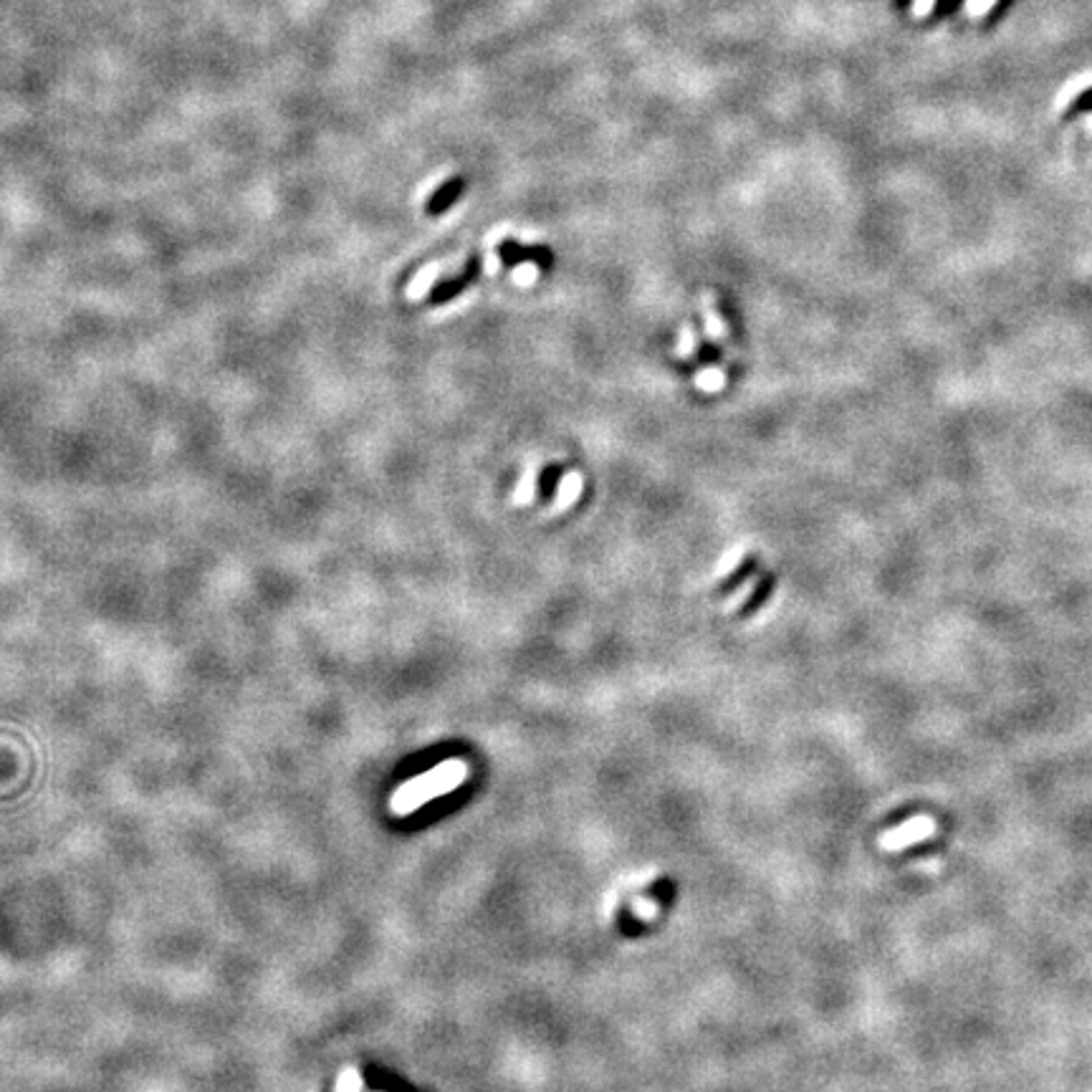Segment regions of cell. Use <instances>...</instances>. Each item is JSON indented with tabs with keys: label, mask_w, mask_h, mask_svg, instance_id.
Instances as JSON below:
<instances>
[{
	"label": "cell",
	"mask_w": 1092,
	"mask_h": 1092,
	"mask_svg": "<svg viewBox=\"0 0 1092 1092\" xmlns=\"http://www.w3.org/2000/svg\"><path fill=\"white\" fill-rule=\"evenodd\" d=\"M468 777H471V766L465 764L463 759L440 761L438 766H432L430 772L420 774V777L410 779L405 784H399L393 792V797H390V810H393L395 817L415 814L420 807L432 802V799L456 792Z\"/></svg>",
	"instance_id": "1"
},
{
	"label": "cell",
	"mask_w": 1092,
	"mask_h": 1092,
	"mask_svg": "<svg viewBox=\"0 0 1092 1092\" xmlns=\"http://www.w3.org/2000/svg\"><path fill=\"white\" fill-rule=\"evenodd\" d=\"M481 271H484L481 255H471V258H468V263H465V269L460 271L458 276H448V279H440V281L430 288V294H428L426 301L430 304V307H443V304H448V301H453L456 296L463 294L465 288H471L473 283L478 281Z\"/></svg>",
	"instance_id": "2"
},
{
	"label": "cell",
	"mask_w": 1092,
	"mask_h": 1092,
	"mask_svg": "<svg viewBox=\"0 0 1092 1092\" xmlns=\"http://www.w3.org/2000/svg\"><path fill=\"white\" fill-rule=\"evenodd\" d=\"M498 258H501V263H504L506 269H516V266H521V263L526 261L537 263L542 271H549L551 266H554V253H551L546 246L526 249V246H521V243L514 241V238H506V241L498 243Z\"/></svg>",
	"instance_id": "3"
},
{
	"label": "cell",
	"mask_w": 1092,
	"mask_h": 1092,
	"mask_svg": "<svg viewBox=\"0 0 1092 1092\" xmlns=\"http://www.w3.org/2000/svg\"><path fill=\"white\" fill-rule=\"evenodd\" d=\"M463 191H465L463 180H460V177H453V180H448V183L440 185L438 191L432 192L430 200H428V205H426V213L432 218L443 216L445 210L451 208V205L458 200L460 192H463Z\"/></svg>",
	"instance_id": "4"
},
{
	"label": "cell",
	"mask_w": 1092,
	"mask_h": 1092,
	"mask_svg": "<svg viewBox=\"0 0 1092 1092\" xmlns=\"http://www.w3.org/2000/svg\"><path fill=\"white\" fill-rule=\"evenodd\" d=\"M756 570H759V556H756V554L744 556V562H741L739 567H736V570H733L731 575L726 576V579H721L719 587H716V592H719L721 597L731 595V592H736L741 584L749 582V579L756 575Z\"/></svg>",
	"instance_id": "5"
},
{
	"label": "cell",
	"mask_w": 1092,
	"mask_h": 1092,
	"mask_svg": "<svg viewBox=\"0 0 1092 1092\" xmlns=\"http://www.w3.org/2000/svg\"><path fill=\"white\" fill-rule=\"evenodd\" d=\"M923 822H926V819H910V822L900 824L898 830L883 835L880 844H883L885 850H900L905 844L918 842V840H923V835H926V832H918V827H921Z\"/></svg>",
	"instance_id": "6"
},
{
	"label": "cell",
	"mask_w": 1092,
	"mask_h": 1092,
	"mask_svg": "<svg viewBox=\"0 0 1092 1092\" xmlns=\"http://www.w3.org/2000/svg\"><path fill=\"white\" fill-rule=\"evenodd\" d=\"M774 587H777V576L774 575H764L759 579V584L752 589V595L746 597L744 605H741L739 609V617H749L753 615L756 609H761L769 602V597L774 595Z\"/></svg>",
	"instance_id": "7"
},
{
	"label": "cell",
	"mask_w": 1092,
	"mask_h": 1092,
	"mask_svg": "<svg viewBox=\"0 0 1092 1092\" xmlns=\"http://www.w3.org/2000/svg\"><path fill=\"white\" fill-rule=\"evenodd\" d=\"M562 476H564L562 463L544 465V471L539 473V498H542L544 504H549L551 498L556 496V486H559V478Z\"/></svg>",
	"instance_id": "8"
},
{
	"label": "cell",
	"mask_w": 1092,
	"mask_h": 1092,
	"mask_svg": "<svg viewBox=\"0 0 1092 1092\" xmlns=\"http://www.w3.org/2000/svg\"><path fill=\"white\" fill-rule=\"evenodd\" d=\"M362 1090H365V1079H362L357 1067H344V1070L337 1075L334 1092H362Z\"/></svg>",
	"instance_id": "9"
},
{
	"label": "cell",
	"mask_w": 1092,
	"mask_h": 1092,
	"mask_svg": "<svg viewBox=\"0 0 1092 1092\" xmlns=\"http://www.w3.org/2000/svg\"><path fill=\"white\" fill-rule=\"evenodd\" d=\"M719 360H721L719 344H716V341H711V339L703 341V344H700V349H698V354H695V362H698V365H713V362H719Z\"/></svg>",
	"instance_id": "10"
},
{
	"label": "cell",
	"mask_w": 1092,
	"mask_h": 1092,
	"mask_svg": "<svg viewBox=\"0 0 1092 1092\" xmlns=\"http://www.w3.org/2000/svg\"><path fill=\"white\" fill-rule=\"evenodd\" d=\"M635 916L642 918V921H653L655 916H658V905H655L653 900H637L635 902Z\"/></svg>",
	"instance_id": "11"
},
{
	"label": "cell",
	"mask_w": 1092,
	"mask_h": 1092,
	"mask_svg": "<svg viewBox=\"0 0 1092 1092\" xmlns=\"http://www.w3.org/2000/svg\"><path fill=\"white\" fill-rule=\"evenodd\" d=\"M989 6H994V0H974V3H971L974 14H982V11H987Z\"/></svg>",
	"instance_id": "12"
}]
</instances>
